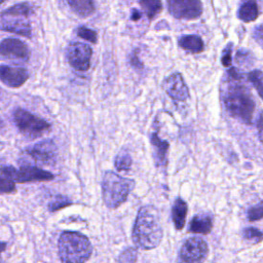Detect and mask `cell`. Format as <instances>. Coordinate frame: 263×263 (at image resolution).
Returning a JSON list of instances; mask_svg holds the SVG:
<instances>
[{"instance_id":"obj_28","label":"cell","mask_w":263,"mask_h":263,"mask_svg":"<svg viewBox=\"0 0 263 263\" xmlns=\"http://www.w3.org/2000/svg\"><path fill=\"white\" fill-rule=\"evenodd\" d=\"M72 202L65 196H62V195H58L48 205L49 210L50 211H57V210H61L62 208H65V206H68L70 205Z\"/></svg>"},{"instance_id":"obj_13","label":"cell","mask_w":263,"mask_h":263,"mask_svg":"<svg viewBox=\"0 0 263 263\" xmlns=\"http://www.w3.org/2000/svg\"><path fill=\"white\" fill-rule=\"evenodd\" d=\"M0 54L9 59L27 61L30 58V49L20 39L6 38L0 42Z\"/></svg>"},{"instance_id":"obj_10","label":"cell","mask_w":263,"mask_h":263,"mask_svg":"<svg viewBox=\"0 0 263 263\" xmlns=\"http://www.w3.org/2000/svg\"><path fill=\"white\" fill-rule=\"evenodd\" d=\"M92 50L82 42H73L67 48V59L70 65L78 71H86L90 66Z\"/></svg>"},{"instance_id":"obj_7","label":"cell","mask_w":263,"mask_h":263,"mask_svg":"<svg viewBox=\"0 0 263 263\" xmlns=\"http://www.w3.org/2000/svg\"><path fill=\"white\" fill-rule=\"evenodd\" d=\"M209 254L206 242L199 237H190L182 245L179 259L181 263H203Z\"/></svg>"},{"instance_id":"obj_18","label":"cell","mask_w":263,"mask_h":263,"mask_svg":"<svg viewBox=\"0 0 263 263\" xmlns=\"http://www.w3.org/2000/svg\"><path fill=\"white\" fill-rule=\"evenodd\" d=\"M178 44L181 48L190 53H199L204 49V44L201 37L194 34L181 36L178 40Z\"/></svg>"},{"instance_id":"obj_1","label":"cell","mask_w":263,"mask_h":263,"mask_svg":"<svg viewBox=\"0 0 263 263\" xmlns=\"http://www.w3.org/2000/svg\"><path fill=\"white\" fill-rule=\"evenodd\" d=\"M163 231L157 210L152 205L140 209L133 228L134 243L143 250H152L159 246Z\"/></svg>"},{"instance_id":"obj_26","label":"cell","mask_w":263,"mask_h":263,"mask_svg":"<svg viewBox=\"0 0 263 263\" xmlns=\"http://www.w3.org/2000/svg\"><path fill=\"white\" fill-rule=\"evenodd\" d=\"M77 35L84 39V40H87L91 43H97L98 41V34L96 31L91 30V29H88L86 27H79L77 29Z\"/></svg>"},{"instance_id":"obj_32","label":"cell","mask_w":263,"mask_h":263,"mask_svg":"<svg viewBox=\"0 0 263 263\" xmlns=\"http://www.w3.org/2000/svg\"><path fill=\"white\" fill-rule=\"evenodd\" d=\"M257 130H258L259 141L263 145V111H261L257 119Z\"/></svg>"},{"instance_id":"obj_24","label":"cell","mask_w":263,"mask_h":263,"mask_svg":"<svg viewBox=\"0 0 263 263\" xmlns=\"http://www.w3.org/2000/svg\"><path fill=\"white\" fill-rule=\"evenodd\" d=\"M114 164L118 171H127L130 168L132 165V157L125 151L119 152L115 157Z\"/></svg>"},{"instance_id":"obj_34","label":"cell","mask_w":263,"mask_h":263,"mask_svg":"<svg viewBox=\"0 0 263 263\" xmlns=\"http://www.w3.org/2000/svg\"><path fill=\"white\" fill-rule=\"evenodd\" d=\"M130 61H132V64H133V66H135V67H138V68H142V64H141V63H139V59H138L137 54L135 55V53H134V55L132 57Z\"/></svg>"},{"instance_id":"obj_35","label":"cell","mask_w":263,"mask_h":263,"mask_svg":"<svg viewBox=\"0 0 263 263\" xmlns=\"http://www.w3.org/2000/svg\"><path fill=\"white\" fill-rule=\"evenodd\" d=\"M5 247H6V243H5V242H0V253H1L2 251H4Z\"/></svg>"},{"instance_id":"obj_8","label":"cell","mask_w":263,"mask_h":263,"mask_svg":"<svg viewBox=\"0 0 263 263\" xmlns=\"http://www.w3.org/2000/svg\"><path fill=\"white\" fill-rule=\"evenodd\" d=\"M171 15L178 20H196L202 13L200 0H166Z\"/></svg>"},{"instance_id":"obj_15","label":"cell","mask_w":263,"mask_h":263,"mask_svg":"<svg viewBox=\"0 0 263 263\" xmlns=\"http://www.w3.org/2000/svg\"><path fill=\"white\" fill-rule=\"evenodd\" d=\"M151 145L153 147V157L158 166H165L167 162V150L170 147L168 142L161 140L157 132H153L150 136Z\"/></svg>"},{"instance_id":"obj_37","label":"cell","mask_w":263,"mask_h":263,"mask_svg":"<svg viewBox=\"0 0 263 263\" xmlns=\"http://www.w3.org/2000/svg\"><path fill=\"white\" fill-rule=\"evenodd\" d=\"M4 1H5V0H0V4H2Z\"/></svg>"},{"instance_id":"obj_9","label":"cell","mask_w":263,"mask_h":263,"mask_svg":"<svg viewBox=\"0 0 263 263\" xmlns=\"http://www.w3.org/2000/svg\"><path fill=\"white\" fill-rule=\"evenodd\" d=\"M36 163L42 165H51L57 159V148L51 140L38 142L25 150Z\"/></svg>"},{"instance_id":"obj_20","label":"cell","mask_w":263,"mask_h":263,"mask_svg":"<svg viewBox=\"0 0 263 263\" xmlns=\"http://www.w3.org/2000/svg\"><path fill=\"white\" fill-rule=\"evenodd\" d=\"M67 3L71 9L81 17L90 16L96 10L93 0H67Z\"/></svg>"},{"instance_id":"obj_23","label":"cell","mask_w":263,"mask_h":263,"mask_svg":"<svg viewBox=\"0 0 263 263\" xmlns=\"http://www.w3.org/2000/svg\"><path fill=\"white\" fill-rule=\"evenodd\" d=\"M248 79L263 100V72L260 70H253L248 74Z\"/></svg>"},{"instance_id":"obj_14","label":"cell","mask_w":263,"mask_h":263,"mask_svg":"<svg viewBox=\"0 0 263 263\" xmlns=\"http://www.w3.org/2000/svg\"><path fill=\"white\" fill-rule=\"evenodd\" d=\"M29 78L28 71L23 67L0 65V80L8 87L17 88Z\"/></svg>"},{"instance_id":"obj_17","label":"cell","mask_w":263,"mask_h":263,"mask_svg":"<svg viewBox=\"0 0 263 263\" xmlns=\"http://www.w3.org/2000/svg\"><path fill=\"white\" fill-rule=\"evenodd\" d=\"M213 227V218L210 214H198L192 218L189 224V231L192 233L208 234Z\"/></svg>"},{"instance_id":"obj_11","label":"cell","mask_w":263,"mask_h":263,"mask_svg":"<svg viewBox=\"0 0 263 263\" xmlns=\"http://www.w3.org/2000/svg\"><path fill=\"white\" fill-rule=\"evenodd\" d=\"M12 178L15 183H30L50 181L54 177L50 172H47L45 170L39 168L34 165H25L22 166L18 171L13 167Z\"/></svg>"},{"instance_id":"obj_22","label":"cell","mask_w":263,"mask_h":263,"mask_svg":"<svg viewBox=\"0 0 263 263\" xmlns=\"http://www.w3.org/2000/svg\"><path fill=\"white\" fill-rule=\"evenodd\" d=\"M138 2L149 20L156 17L162 9L161 0H138Z\"/></svg>"},{"instance_id":"obj_16","label":"cell","mask_w":263,"mask_h":263,"mask_svg":"<svg viewBox=\"0 0 263 263\" xmlns=\"http://www.w3.org/2000/svg\"><path fill=\"white\" fill-rule=\"evenodd\" d=\"M259 16V6L256 0H241L237 17L243 23H252Z\"/></svg>"},{"instance_id":"obj_29","label":"cell","mask_w":263,"mask_h":263,"mask_svg":"<svg viewBox=\"0 0 263 263\" xmlns=\"http://www.w3.org/2000/svg\"><path fill=\"white\" fill-rule=\"evenodd\" d=\"M242 234H243V237L246 239L253 240V241H256V242H259L260 240L263 239V232L259 231L256 228H252V227L251 228H246L242 231Z\"/></svg>"},{"instance_id":"obj_25","label":"cell","mask_w":263,"mask_h":263,"mask_svg":"<svg viewBox=\"0 0 263 263\" xmlns=\"http://www.w3.org/2000/svg\"><path fill=\"white\" fill-rule=\"evenodd\" d=\"M247 216H248L249 221H251V222L263 219V201H260L259 203L255 204L254 206H251L248 210Z\"/></svg>"},{"instance_id":"obj_36","label":"cell","mask_w":263,"mask_h":263,"mask_svg":"<svg viewBox=\"0 0 263 263\" xmlns=\"http://www.w3.org/2000/svg\"><path fill=\"white\" fill-rule=\"evenodd\" d=\"M4 127V124H3V121L1 120V118H0V132H1V129Z\"/></svg>"},{"instance_id":"obj_31","label":"cell","mask_w":263,"mask_h":263,"mask_svg":"<svg viewBox=\"0 0 263 263\" xmlns=\"http://www.w3.org/2000/svg\"><path fill=\"white\" fill-rule=\"evenodd\" d=\"M253 38L263 48V24L258 26V27H256L254 29V31H253Z\"/></svg>"},{"instance_id":"obj_5","label":"cell","mask_w":263,"mask_h":263,"mask_svg":"<svg viewBox=\"0 0 263 263\" xmlns=\"http://www.w3.org/2000/svg\"><path fill=\"white\" fill-rule=\"evenodd\" d=\"M32 13L33 8L30 4H15L1 13V29L25 37H31L32 28L29 17Z\"/></svg>"},{"instance_id":"obj_30","label":"cell","mask_w":263,"mask_h":263,"mask_svg":"<svg viewBox=\"0 0 263 263\" xmlns=\"http://www.w3.org/2000/svg\"><path fill=\"white\" fill-rule=\"evenodd\" d=\"M232 47H233V44L231 42H229L223 49V52H222V58H221V63L222 65L225 67V68H229L231 67V64H232V58H231V54H232Z\"/></svg>"},{"instance_id":"obj_27","label":"cell","mask_w":263,"mask_h":263,"mask_svg":"<svg viewBox=\"0 0 263 263\" xmlns=\"http://www.w3.org/2000/svg\"><path fill=\"white\" fill-rule=\"evenodd\" d=\"M136 259L137 251L133 248H128L120 254L118 258V263H136Z\"/></svg>"},{"instance_id":"obj_12","label":"cell","mask_w":263,"mask_h":263,"mask_svg":"<svg viewBox=\"0 0 263 263\" xmlns=\"http://www.w3.org/2000/svg\"><path fill=\"white\" fill-rule=\"evenodd\" d=\"M166 95L175 101L185 102L189 98V89L180 73H174L168 76L162 84Z\"/></svg>"},{"instance_id":"obj_4","label":"cell","mask_w":263,"mask_h":263,"mask_svg":"<svg viewBox=\"0 0 263 263\" xmlns=\"http://www.w3.org/2000/svg\"><path fill=\"white\" fill-rule=\"evenodd\" d=\"M135 182L123 178L114 172H105L102 180V196L107 208L116 209L122 204L129 192L134 189Z\"/></svg>"},{"instance_id":"obj_6","label":"cell","mask_w":263,"mask_h":263,"mask_svg":"<svg viewBox=\"0 0 263 263\" xmlns=\"http://www.w3.org/2000/svg\"><path fill=\"white\" fill-rule=\"evenodd\" d=\"M13 120L18 130L30 139L39 138L50 129V124L46 120L21 108L14 111Z\"/></svg>"},{"instance_id":"obj_33","label":"cell","mask_w":263,"mask_h":263,"mask_svg":"<svg viewBox=\"0 0 263 263\" xmlns=\"http://www.w3.org/2000/svg\"><path fill=\"white\" fill-rule=\"evenodd\" d=\"M141 16H142V13H141L138 9H133L132 15H130V18H132L133 21H138V20L141 18Z\"/></svg>"},{"instance_id":"obj_2","label":"cell","mask_w":263,"mask_h":263,"mask_svg":"<svg viewBox=\"0 0 263 263\" xmlns=\"http://www.w3.org/2000/svg\"><path fill=\"white\" fill-rule=\"evenodd\" d=\"M224 105L227 112L234 118L241 120L246 124L253 122L255 112V101L250 90L238 80L232 79L227 84L223 95Z\"/></svg>"},{"instance_id":"obj_3","label":"cell","mask_w":263,"mask_h":263,"mask_svg":"<svg viewBox=\"0 0 263 263\" xmlns=\"http://www.w3.org/2000/svg\"><path fill=\"white\" fill-rule=\"evenodd\" d=\"M58 247L63 263H85L92 253L89 239L76 231H64L59 237Z\"/></svg>"},{"instance_id":"obj_21","label":"cell","mask_w":263,"mask_h":263,"mask_svg":"<svg viewBox=\"0 0 263 263\" xmlns=\"http://www.w3.org/2000/svg\"><path fill=\"white\" fill-rule=\"evenodd\" d=\"M13 166L0 167V194L12 193L15 191V182L12 179Z\"/></svg>"},{"instance_id":"obj_19","label":"cell","mask_w":263,"mask_h":263,"mask_svg":"<svg viewBox=\"0 0 263 263\" xmlns=\"http://www.w3.org/2000/svg\"><path fill=\"white\" fill-rule=\"evenodd\" d=\"M187 209L188 208H187V203L185 200H183L180 197H178L175 200L174 205L172 208V218H173V222H174V225L177 230H181L185 225Z\"/></svg>"}]
</instances>
